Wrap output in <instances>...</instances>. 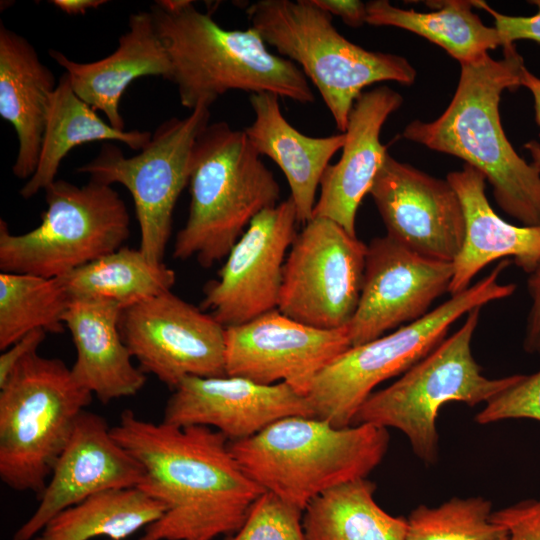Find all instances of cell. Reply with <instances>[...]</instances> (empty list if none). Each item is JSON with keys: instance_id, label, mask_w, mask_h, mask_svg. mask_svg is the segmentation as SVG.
<instances>
[{"instance_id": "obj_34", "label": "cell", "mask_w": 540, "mask_h": 540, "mask_svg": "<svg viewBox=\"0 0 540 540\" xmlns=\"http://www.w3.org/2000/svg\"><path fill=\"white\" fill-rule=\"evenodd\" d=\"M507 419H532L540 422V370L522 374L520 379L485 404L475 416L478 424Z\"/></svg>"}, {"instance_id": "obj_22", "label": "cell", "mask_w": 540, "mask_h": 540, "mask_svg": "<svg viewBox=\"0 0 540 540\" xmlns=\"http://www.w3.org/2000/svg\"><path fill=\"white\" fill-rule=\"evenodd\" d=\"M128 24L116 50L97 61L79 63L60 51L49 50L50 57L65 69L76 95L95 111H102L108 123L119 130H125L119 103L132 81L144 76L170 81L171 77V63L151 12L131 14Z\"/></svg>"}, {"instance_id": "obj_35", "label": "cell", "mask_w": 540, "mask_h": 540, "mask_svg": "<svg viewBox=\"0 0 540 540\" xmlns=\"http://www.w3.org/2000/svg\"><path fill=\"white\" fill-rule=\"evenodd\" d=\"M491 519L508 531V540H540V496L494 511Z\"/></svg>"}, {"instance_id": "obj_29", "label": "cell", "mask_w": 540, "mask_h": 540, "mask_svg": "<svg viewBox=\"0 0 540 540\" xmlns=\"http://www.w3.org/2000/svg\"><path fill=\"white\" fill-rule=\"evenodd\" d=\"M164 511L161 502L138 487L105 490L57 514L33 540H124Z\"/></svg>"}, {"instance_id": "obj_10", "label": "cell", "mask_w": 540, "mask_h": 540, "mask_svg": "<svg viewBox=\"0 0 540 540\" xmlns=\"http://www.w3.org/2000/svg\"><path fill=\"white\" fill-rule=\"evenodd\" d=\"M44 191L47 209L35 228L13 234L0 220L1 272L61 277L129 238L128 208L111 185L90 179L78 186L58 179Z\"/></svg>"}, {"instance_id": "obj_21", "label": "cell", "mask_w": 540, "mask_h": 540, "mask_svg": "<svg viewBox=\"0 0 540 540\" xmlns=\"http://www.w3.org/2000/svg\"><path fill=\"white\" fill-rule=\"evenodd\" d=\"M464 213L465 234L462 247L453 260V277L448 293L467 289L473 278L494 261L512 258L525 273L540 265V225H514L502 219L490 205L486 179L472 166L447 174Z\"/></svg>"}, {"instance_id": "obj_39", "label": "cell", "mask_w": 540, "mask_h": 540, "mask_svg": "<svg viewBox=\"0 0 540 540\" xmlns=\"http://www.w3.org/2000/svg\"><path fill=\"white\" fill-rule=\"evenodd\" d=\"M320 9L328 12L331 16L336 15L342 21L352 27L359 28L366 23V3L359 0H311Z\"/></svg>"}, {"instance_id": "obj_17", "label": "cell", "mask_w": 540, "mask_h": 540, "mask_svg": "<svg viewBox=\"0 0 540 540\" xmlns=\"http://www.w3.org/2000/svg\"><path fill=\"white\" fill-rule=\"evenodd\" d=\"M369 194L386 235L423 256L453 262L463 244L465 218L447 179L388 154Z\"/></svg>"}, {"instance_id": "obj_4", "label": "cell", "mask_w": 540, "mask_h": 540, "mask_svg": "<svg viewBox=\"0 0 540 540\" xmlns=\"http://www.w3.org/2000/svg\"><path fill=\"white\" fill-rule=\"evenodd\" d=\"M190 207L173 257L209 268L226 258L251 221L279 203L280 185L246 133L209 123L191 154Z\"/></svg>"}, {"instance_id": "obj_14", "label": "cell", "mask_w": 540, "mask_h": 540, "mask_svg": "<svg viewBox=\"0 0 540 540\" xmlns=\"http://www.w3.org/2000/svg\"><path fill=\"white\" fill-rule=\"evenodd\" d=\"M297 224L290 197L258 214L227 255L218 278L206 284L202 310L228 328L277 309Z\"/></svg>"}, {"instance_id": "obj_23", "label": "cell", "mask_w": 540, "mask_h": 540, "mask_svg": "<svg viewBox=\"0 0 540 540\" xmlns=\"http://www.w3.org/2000/svg\"><path fill=\"white\" fill-rule=\"evenodd\" d=\"M122 307L103 299H73L64 316L76 350L71 367L75 380L99 401L136 395L145 373L132 362L119 321Z\"/></svg>"}, {"instance_id": "obj_5", "label": "cell", "mask_w": 540, "mask_h": 540, "mask_svg": "<svg viewBox=\"0 0 540 540\" xmlns=\"http://www.w3.org/2000/svg\"><path fill=\"white\" fill-rule=\"evenodd\" d=\"M229 445L259 486L304 511L326 490L366 478L384 458L389 433L371 424L338 428L317 417L292 416Z\"/></svg>"}, {"instance_id": "obj_38", "label": "cell", "mask_w": 540, "mask_h": 540, "mask_svg": "<svg viewBox=\"0 0 540 540\" xmlns=\"http://www.w3.org/2000/svg\"><path fill=\"white\" fill-rule=\"evenodd\" d=\"M47 332L37 329L29 332L0 355V386L9 378L17 365L30 354L37 352L41 343L45 340Z\"/></svg>"}, {"instance_id": "obj_28", "label": "cell", "mask_w": 540, "mask_h": 540, "mask_svg": "<svg viewBox=\"0 0 540 540\" xmlns=\"http://www.w3.org/2000/svg\"><path fill=\"white\" fill-rule=\"evenodd\" d=\"M376 485L359 478L332 487L304 509L306 540H405L407 519L385 512L375 501Z\"/></svg>"}, {"instance_id": "obj_25", "label": "cell", "mask_w": 540, "mask_h": 540, "mask_svg": "<svg viewBox=\"0 0 540 540\" xmlns=\"http://www.w3.org/2000/svg\"><path fill=\"white\" fill-rule=\"evenodd\" d=\"M53 72L32 44L0 23V116L15 129L18 152L12 167L29 179L39 160L50 99L57 87Z\"/></svg>"}, {"instance_id": "obj_26", "label": "cell", "mask_w": 540, "mask_h": 540, "mask_svg": "<svg viewBox=\"0 0 540 540\" xmlns=\"http://www.w3.org/2000/svg\"><path fill=\"white\" fill-rule=\"evenodd\" d=\"M151 137L149 131L119 130L103 121L76 95L64 72L50 99L36 170L20 189V196L30 199L53 183L62 160L78 145L118 141L141 151Z\"/></svg>"}, {"instance_id": "obj_3", "label": "cell", "mask_w": 540, "mask_h": 540, "mask_svg": "<svg viewBox=\"0 0 540 540\" xmlns=\"http://www.w3.org/2000/svg\"><path fill=\"white\" fill-rule=\"evenodd\" d=\"M150 12L171 63L170 81L190 111L231 90L314 102L302 70L270 52L254 28L225 29L189 0L156 1Z\"/></svg>"}, {"instance_id": "obj_32", "label": "cell", "mask_w": 540, "mask_h": 540, "mask_svg": "<svg viewBox=\"0 0 540 540\" xmlns=\"http://www.w3.org/2000/svg\"><path fill=\"white\" fill-rule=\"evenodd\" d=\"M491 515L492 503L481 496L422 504L407 518L405 540H508V531Z\"/></svg>"}, {"instance_id": "obj_33", "label": "cell", "mask_w": 540, "mask_h": 540, "mask_svg": "<svg viewBox=\"0 0 540 540\" xmlns=\"http://www.w3.org/2000/svg\"><path fill=\"white\" fill-rule=\"evenodd\" d=\"M302 514L303 511L265 491L243 525L224 540H306Z\"/></svg>"}, {"instance_id": "obj_15", "label": "cell", "mask_w": 540, "mask_h": 540, "mask_svg": "<svg viewBox=\"0 0 540 540\" xmlns=\"http://www.w3.org/2000/svg\"><path fill=\"white\" fill-rule=\"evenodd\" d=\"M225 344L227 375L286 383L305 397L316 376L352 346L347 327H312L278 309L226 328Z\"/></svg>"}, {"instance_id": "obj_30", "label": "cell", "mask_w": 540, "mask_h": 540, "mask_svg": "<svg viewBox=\"0 0 540 540\" xmlns=\"http://www.w3.org/2000/svg\"><path fill=\"white\" fill-rule=\"evenodd\" d=\"M71 299H103L122 309L171 291L176 281L165 263H152L138 249L122 246L61 276Z\"/></svg>"}, {"instance_id": "obj_36", "label": "cell", "mask_w": 540, "mask_h": 540, "mask_svg": "<svg viewBox=\"0 0 540 540\" xmlns=\"http://www.w3.org/2000/svg\"><path fill=\"white\" fill-rule=\"evenodd\" d=\"M529 3L538 8L536 14L510 16L494 10L485 1H473L474 7L487 11L494 18V27L499 33L502 47L512 45L517 40H532L540 43V0H532Z\"/></svg>"}, {"instance_id": "obj_13", "label": "cell", "mask_w": 540, "mask_h": 540, "mask_svg": "<svg viewBox=\"0 0 540 540\" xmlns=\"http://www.w3.org/2000/svg\"><path fill=\"white\" fill-rule=\"evenodd\" d=\"M119 328L139 368L172 390L187 377L227 375L226 328L172 291L123 308Z\"/></svg>"}, {"instance_id": "obj_7", "label": "cell", "mask_w": 540, "mask_h": 540, "mask_svg": "<svg viewBox=\"0 0 540 540\" xmlns=\"http://www.w3.org/2000/svg\"><path fill=\"white\" fill-rule=\"evenodd\" d=\"M92 396L61 359H23L0 386L1 481L38 498Z\"/></svg>"}, {"instance_id": "obj_31", "label": "cell", "mask_w": 540, "mask_h": 540, "mask_svg": "<svg viewBox=\"0 0 540 540\" xmlns=\"http://www.w3.org/2000/svg\"><path fill=\"white\" fill-rule=\"evenodd\" d=\"M72 299L61 277L0 273V350L31 331L62 333Z\"/></svg>"}, {"instance_id": "obj_20", "label": "cell", "mask_w": 540, "mask_h": 540, "mask_svg": "<svg viewBox=\"0 0 540 540\" xmlns=\"http://www.w3.org/2000/svg\"><path fill=\"white\" fill-rule=\"evenodd\" d=\"M403 97L387 85L363 92L350 112L342 154L321 179L313 217H323L356 234L358 208L388 155L380 141L381 129L397 111Z\"/></svg>"}, {"instance_id": "obj_40", "label": "cell", "mask_w": 540, "mask_h": 540, "mask_svg": "<svg viewBox=\"0 0 540 540\" xmlns=\"http://www.w3.org/2000/svg\"><path fill=\"white\" fill-rule=\"evenodd\" d=\"M521 86L526 87L533 96L535 120L540 127V78L525 68L521 77ZM525 147L531 154L532 162L540 168V144L532 140L526 143Z\"/></svg>"}, {"instance_id": "obj_18", "label": "cell", "mask_w": 540, "mask_h": 540, "mask_svg": "<svg viewBox=\"0 0 540 540\" xmlns=\"http://www.w3.org/2000/svg\"><path fill=\"white\" fill-rule=\"evenodd\" d=\"M172 391L164 423L210 427L230 441L252 437L283 418L315 417L308 399L286 383L265 385L229 375L187 377Z\"/></svg>"}, {"instance_id": "obj_24", "label": "cell", "mask_w": 540, "mask_h": 540, "mask_svg": "<svg viewBox=\"0 0 540 540\" xmlns=\"http://www.w3.org/2000/svg\"><path fill=\"white\" fill-rule=\"evenodd\" d=\"M249 101L255 117L244 132L259 155L271 158L282 170L298 223L305 225L313 218L321 179L331 158L342 149L345 133L307 136L283 116L277 95L254 93Z\"/></svg>"}, {"instance_id": "obj_27", "label": "cell", "mask_w": 540, "mask_h": 540, "mask_svg": "<svg viewBox=\"0 0 540 540\" xmlns=\"http://www.w3.org/2000/svg\"><path fill=\"white\" fill-rule=\"evenodd\" d=\"M437 10L419 12L402 9L387 0L366 3V23L391 26L415 33L443 48L460 64L471 62L502 46L495 27L486 26L472 11L473 1L428 2Z\"/></svg>"}, {"instance_id": "obj_41", "label": "cell", "mask_w": 540, "mask_h": 540, "mask_svg": "<svg viewBox=\"0 0 540 540\" xmlns=\"http://www.w3.org/2000/svg\"><path fill=\"white\" fill-rule=\"evenodd\" d=\"M51 3L69 15H84L89 9H96L107 3L105 0H53Z\"/></svg>"}, {"instance_id": "obj_8", "label": "cell", "mask_w": 540, "mask_h": 540, "mask_svg": "<svg viewBox=\"0 0 540 540\" xmlns=\"http://www.w3.org/2000/svg\"><path fill=\"white\" fill-rule=\"evenodd\" d=\"M501 260L485 277L430 310L422 318L372 341L351 346L314 379L306 396L315 417L342 428L383 381L403 374L446 337L458 319L475 308L512 296L514 283H501L509 266Z\"/></svg>"}, {"instance_id": "obj_37", "label": "cell", "mask_w": 540, "mask_h": 540, "mask_svg": "<svg viewBox=\"0 0 540 540\" xmlns=\"http://www.w3.org/2000/svg\"><path fill=\"white\" fill-rule=\"evenodd\" d=\"M527 289L531 304L525 323L523 348L527 353L540 354V265L529 274Z\"/></svg>"}, {"instance_id": "obj_12", "label": "cell", "mask_w": 540, "mask_h": 540, "mask_svg": "<svg viewBox=\"0 0 540 540\" xmlns=\"http://www.w3.org/2000/svg\"><path fill=\"white\" fill-rule=\"evenodd\" d=\"M367 245L333 220L313 217L286 258L278 310L321 329L347 327L358 306Z\"/></svg>"}, {"instance_id": "obj_11", "label": "cell", "mask_w": 540, "mask_h": 540, "mask_svg": "<svg viewBox=\"0 0 540 540\" xmlns=\"http://www.w3.org/2000/svg\"><path fill=\"white\" fill-rule=\"evenodd\" d=\"M210 107L200 105L184 118L161 123L135 156L104 143L98 155L77 168L91 180L124 186L131 194L139 224V250L152 263H164L177 200L188 186L190 161L198 135L209 124Z\"/></svg>"}, {"instance_id": "obj_9", "label": "cell", "mask_w": 540, "mask_h": 540, "mask_svg": "<svg viewBox=\"0 0 540 540\" xmlns=\"http://www.w3.org/2000/svg\"><path fill=\"white\" fill-rule=\"evenodd\" d=\"M481 308L466 314L462 326L435 349L360 406L352 425L371 424L400 430L414 454L426 465L437 462L436 418L443 405L487 403L515 384L522 374L488 378L472 354V339Z\"/></svg>"}, {"instance_id": "obj_19", "label": "cell", "mask_w": 540, "mask_h": 540, "mask_svg": "<svg viewBox=\"0 0 540 540\" xmlns=\"http://www.w3.org/2000/svg\"><path fill=\"white\" fill-rule=\"evenodd\" d=\"M141 464L114 438L106 420L85 410L38 497L33 514L12 540H33L63 510L96 493L138 487Z\"/></svg>"}, {"instance_id": "obj_2", "label": "cell", "mask_w": 540, "mask_h": 540, "mask_svg": "<svg viewBox=\"0 0 540 540\" xmlns=\"http://www.w3.org/2000/svg\"><path fill=\"white\" fill-rule=\"evenodd\" d=\"M503 57L489 53L460 64L457 88L435 120H414L402 136L428 149L462 159L492 186L497 205L524 226L540 225V168L520 157L502 128L499 103L504 90L521 87L523 57L514 44Z\"/></svg>"}, {"instance_id": "obj_16", "label": "cell", "mask_w": 540, "mask_h": 540, "mask_svg": "<svg viewBox=\"0 0 540 540\" xmlns=\"http://www.w3.org/2000/svg\"><path fill=\"white\" fill-rule=\"evenodd\" d=\"M453 263L423 256L388 235L367 245L362 290L348 324L352 346L414 322L448 293Z\"/></svg>"}, {"instance_id": "obj_1", "label": "cell", "mask_w": 540, "mask_h": 540, "mask_svg": "<svg viewBox=\"0 0 540 540\" xmlns=\"http://www.w3.org/2000/svg\"><path fill=\"white\" fill-rule=\"evenodd\" d=\"M114 438L141 464L138 486L165 507L139 540H214L235 533L265 492L230 440L206 426H173L121 413Z\"/></svg>"}, {"instance_id": "obj_6", "label": "cell", "mask_w": 540, "mask_h": 540, "mask_svg": "<svg viewBox=\"0 0 540 540\" xmlns=\"http://www.w3.org/2000/svg\"><path fill=\"white\" fill-rule=\"evenodd\" d=\"M245 12L263 41L294 62L318 89L340 133L365 87L384 81L411 85L416 79L406 58L347 40L332 16L311 0H259Z\"/></svg>"}]
</instances>
